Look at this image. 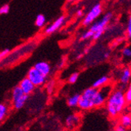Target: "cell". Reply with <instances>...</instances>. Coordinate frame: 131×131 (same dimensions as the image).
Masks as SVG:
<instances>
[{"label":"cell","instance_id":"e0dca14e","mask_svg":"<svg viewBox=\"0 0 131 131\" xmlns=\"http://www.w3.org/2000/svg\"><path fill=\"white\" fill-rule=\"evenodd\" d=\"M46 22V17L43 14H39L36 18H35V26L38 28H42L45 26Z\"/></svg>","mask_w":131,"mask_h":131},{"label":"cell","instance_id":"ba28073f","mask_svg":"<svg viewBox=\"0 0 131 131\" xmlns=\"http://www.w3.org/2000/svg\"><path fill=\"white\" fill-rule=\"evenodd\" d=\"M65 23V17L64 16H60L59 17H57L52 24H50V25L47 26L44 32L46 35H52L53 33L56 32L57 30L60 29Z\"/></svg>","mask_w":131,"mask_h":131},{"label":"cell","instance_id":"5bb4252c","mask_svg":"<svg viewBox=\"0 0 131 131\" xmlns=\"http://www.w3.org/2000/svg\"><path fill=\"white\" fill-rule=\"evenodd\" d=\"M119 124L125 126L126 128H129L131 125V116L129 113H125L120 115L119 118Z\"/></svg>","mask_w":131,"mask_h":131},{"label":"cell","instance_id":"7402d4cb","mask_svg":"<svg viewBox=\"0 0 131 131\" xmlns=\"http://www.w3.org/2000/svg\"><path fill=\"white\" fill-rule=\"evenodd\" d=\"M126 34L128 35V38H131V17H129L128 20H127V25H126Z\"/></svg>","mask_w":131,"mask_h":131},{"label":"cell","instance_id":"52a82bcc","mask_svg":"<svg viewBox=\"0 0 131 131\" xmlns=\"http://www.w3.org/2000/svg\"><path fill=\"white\" fill-rule=\"evenodd\" d=\"M27 78L33 83L35 87L42 86L46 82V77L42 75L39 71H38L34 67L29 69Z\"/></svg>","mask_w":131,"mask_h":131},{"label":"cell","instance_id":"30bf717a","mask_svg":"<svg viewBox=\"0 0 131 131\" xmlns=\"http://www.w3.org/2000/svg\"><path fill=\"white\" fill-rule=\"evenodd\" d=\"M131 78V70L129 67L124 68L119 75V83L120 87H127V85L129 83Z\"/></svg>","mask_w":131,"mask_h":131},{"label":"cell","instance_id":"5b68a950","mask_svg":"<svg viewBox=\"0 0 131 131\" xmlns=\"http://www.w3.org/2000/svg\"><path fill=\"white\" fill-rule=\"evenodd\" d=\"M112 14L111 12L106 13L100 20H95L93 23H92L90 27V31H91L93 33H95L97 31H102L104 32L106 27L110 23L111 20L112 19Z\"/></svg>","mask_w":131,"mask_h":131},{"label":"cell","instance_id":"603a6c76","mask_svg":"<svg viewBox=\"0 0 131 131\" xmlns=\"http://www.w3.org/2000/svg\"><path fill=\"white\" fill-rule=\"evenodd\" d=\"M122 53H123L124 57L130 58V57H131V49L129 48V47H128V46L125 47V48L122 51Z\"/></svg>","mask_w":131,"mask_h":131},{"label":"cell","instance_id":"d4e9b609","mask_svg":"<svg viewBox=\"0 0 131 131\" xmlns=\"http://www.w3.org/2000/svg\"><path fill=\"white\" fill-rule=\"evenodd\" d=\"M114 131H127V128L122 126L121 124H118L115 127Z\"/></svg>","mask_w":131,"mask_h":131},{"label":"cell","instance_id":"8992f818","mask_svg":"<svg viewBox=\"0 0 131 131\" xmlns=\"http://www.w3.org/2000/svg\"><path fill=\"white\" fill-rule=\"evenodd\" d=\"M102 10L103 9L101 4L100 3L95 4L88 12L87 14L85 16L84 19L82 20V25L84 26H90L92 23H93L101 16Z\"/></svg>","mask_w":131,"mask_h":131},{"label":"cell","instance_id":"9a60e30c","mask_svg":"<svg viewBox=\"0 0 131 131\" xmlns=\"http://www.w3.org/2000/svg\"><path fill=\"white\" fill-rule=\"evenodd\" d=\"M79 97H80V94L79 93H75L72 95V96L69 97L67 101L68 106L71 107V108H76V107H78Z\"/></svg>","mask_w":131,"mask_h":131},{"label":"cell","instance_id":"7a4b0ae2","mask_svg":"<svg viewBox=\"0 0 131 131\" xmlns=\"http://www.w3.org/2000/svg\"><path fill=\"white\" fill-rule=\"evenodd\" d=\"M97 89L93 86L86 89L80 94V97L78 104V107L84 111H88L94 108L93 105V98L96 95Z\"/></svg>","mask_w":131,"mask_h":131},{"label":"cell","instance_id":"4fadbf2b","mask_svg":"<svg viewBox=\"0 0 131 131\" xmlns=\"http://www.w3.org/2000/svg\"><path fill=\"white\" fill-rule=\"evenodd\" d=\"M109 82V77L106 76V75H104L99 79H97L96 81H95L93 83V87L96 88V89H99L107 84H108Z\"/></svg>","mask_w":131,"mask_h":131},{"label":"cell","instance_id":"3957f363","mask_svg":"<svg viewBox=\"0 0 131 131\" xmlns=\"http://www.w3.org/2000/svg\"><path fill=\"white\" fill-rule=\"evenodd\" d=\"M113 90V86L110 84H107L99 89L96 93V95L93 98V105L94 108H100L102 107L105 102L107 98L108 97L109 94Z\"/></svg>","mask_w":131,"mask_h":131},{"label":"cell","instance_id":"9c48e42d","mask_svg":"<svg viewBox=\"0 0 131 131\" xmlns=\"http://www.w3.org/2000/svg\"><path fill=\"white\" fill-rule=\"evenodd\" d=\"M18 86H20L23 93L26 95H28V96L31 95L35 90V86H34V84L27 77L23 79L19 83Z\"/></svg>","mask_w":131,"mask_h":131},{"label":"cell","instance_id":"ffe728a7","mask_svg":"<svg viewBox=\"0 0 131 131\" xmlns=\"http://www.w3.org/2000/svg\"><path fill=\"white\" fill-rule=\"evenodd\" d=\"M93 34V33L91 31L87 30V31H86L85 32H83V33H82L81 38H82V39H83V40H88V39H92Z\"/></svg>","mask_w":131,"mask_h":131},{"label":"cell","instance_id":"2e32d148","mask_svg":"<svg viewBox=\"0 0 131 131\" xmlns=\"http://www.w3.org/2000/svg\"><path fill=\"white\" fill-rule=\"evenodd\" d=\"M9 113V107L3 103L0 104V123H1L7 116Z\"/></svg>","mask_w":131,"mask_h":131},{"label":"cell","instance_id":"6da1fadb","mask_svg":"<svg viewBox=\"0 0 131 131\" xmlns=\"http://www.w3.org/2000/svg\"><path fill=\"white\" fill-rule=\"evenodd\" d=\"M126 101L124 97V90L121 88H113L107 98L105 105L108 115L113 118L120 115L126 107Z\"/></svg>","mask_w":131,"mask_h":131},{"label":"cell","instance_id":"8fae6325","mask_svg":"<svg viewBox=\"0 0 131 131\" xmlns=\"http://www.w3.org/2000/svg\"><path fill=\"white\" fill-rule=\"evenodd\" d=\"M34 68L36 69L38 71L47 77L51 72V66L50 64L48 63V62H46V61H39V62H37L36 64H35Z\"/></svg>","mask_w":131,"mask_h":131},{"label":"cell","instance_id":"4316f807","mask_svg":"<svg viewBox=\"0 0 131 131\" xmlns=\"http://www.w3.org/2000/svg\"><path fill=\"white\" fill-rule=\"evenodd\" d=\"M68 2H74V1H75V0H67Z\"/></svg>","mask_w":131,"mask_h":131},{"label":"cell","instance_id":"277c9868","mask_svg":"<svg viewBox=\"0 0 131 131\" xmlns=\"http://www.w3.org/2000/svg\"><path fill=\"white\" fill-rule=\"evenodd\" d=\"M28 99V95L23 93L19 86H16L12 90L11 93V101L13 104V107L15 109H20L25 105Z\"/></svg>","mask_w":131,"mask_h":131},{"label":"cell","instance_id":"484cf974","mask_svg":"<svg viewBox=\"0 0 131 131\" xmlns=\"http://www.w3.org/2000/svg\"><path fill=\"white\" fill-rule=\"evenodd\" d=\"M76 15L78 17H83V10L82 9H78L76 12Z\"/></svg>","mask_w":131,"mask_h":131},{"label":"cell","instance_id":"d6986e66","mask_svg":"<svg viewBox=\"0 0 131 131\" xmlns=\"http://www.w3.org/2000/svg\"><path fill=\"white\" fill-rule=\"evenodd\" d=\"M79 77V74L78 72L72 73L68 78V82L70 83V84H74V83H75L78 81Z\"/></svg>","mask_w":131,"mask_h":131},{"label":"cell","instance_id":"44dd1931","mask_svg":"<svg viewBox=\"0 0 131 131\" xmlns=\"http://www.w3.org/2000/svg\"><path fill=\"white\" fill-rule=\"evenodd\" d=\"M9 12V5H4L0 7V15L8 14Z\"/></svg>","mask_w":131,"mask_h":131},{"label":"cell","instance_id":"cb8c5ba5","mask_svg":"<svg viewBox=\"0 0 131 131\" xmlns=\"http://www.w3.org/2000/svg\"><path fill=\"white\" fill-rule=\"evenodd\" d=\"M9 53V49H5L4 50H2L0 52V61H1L4 57H6Z\"/></svg>","mask_w":131,"mask_h":131},{"label":"cell","instance_id":"7c38bea8","mask_svg":"<svg viewBox=\"0 0 131 131\" xmlns=\"http://www.w3.org/2000/svg\"><path fill=\"white\" fill-rule=\"evenodd\" d=\"M81 121V118L79 115L76 114H72L70 115L66 118L65 120V126L68 129H74L76 128Z\"/></svg>","mask_w":131,"mask_h":131},{"label":"cell","instance_id":"ac0fdd59","mask_svg":"<svg viewBox=\"0 0 131 131\" xmlns=\"http://www.w3.org/2000/svg\"><path fill=\"white\" fill-rule=\"evenodd\" d=\"M124 97H125L126 103L129 104L131 102V86H130L126 87V89L124 90Z\"/></svg>","mask_w":131,"mask_h":131}]
</instances>
